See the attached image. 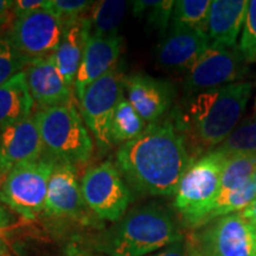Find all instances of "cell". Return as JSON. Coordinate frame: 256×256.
<instances>
[{
	"mask_svg": "<svg viewBox=\"0 0 256 256\" xmlns=\"http://www.w3.org/2000/svg\"><path fill=\"white\" fill-rule=\"evenodd\" d=\"M115 160L134 190L152 196L174 194L194 162L172 118L150 124L139 136L119 147Z\"/></svg>",
	"mask_w": 256,
	"mask_h": 256,
	"instance_id": "6da1fadb",
	"label": "cell"
},
{
	"mask_svg": "<svg viewBox=\"0 0 256 256\" xmlns=\"http://www.w3.org/2000/svg\"><path fill=\"white\" fill-rule=\"evenodd\" d=\"M252 90V83L242 81L186 96L172 119L194 162L214 151L235 130Z\"/></svg>",
	"mask_w": 256,
	"mask_h": 256,
	"instance_id": "7a4b0ae2",
	"label": "cell"
},
{
	"mask_svg": "<svg viewBox=\"0 0 256 256\" xmlns=\"http://www.w3.org/2000/svg\"><path fill=\"white\" fill-rule=\"evenodd\" d=\"M184 236L165 208L150 204L136 208L104 232L96 249L110 256H145Z\"/></svg>",
	"mask_w": 256,
	"mask_h": 256,
	"instance_id": "3957f363",
	"label": "cell"
},
{
	"mask_svg": "<svg viewBox=\"0 0 256 256\" xmlns=\"http://www.w3.org/2000/svg\"><path fill=\"white\" fill-rule=\"evenodd\" d=\"M34 118L46 154L58 162L72 166L86 164L90 159L94 144L81 112L72 100L38 110Z\"/></svg>",
	"mask_w": 256,
	"mask_h": 256,
	"instance_id": "277c9868",
	"label": "cell"
},
{
	"mask_svg": "<svg viewBox=\"0 0 256 256\" xmlns=\"http://www.w3.org/2000/svg\"><path fill=\"white\" fill-rule=\"evenodd\" d=\"M49 154L10 170L0 184V202L25 220H34L44 211L48 185L57 165Z\"/></svg>",
	"mask_w": 256,
	"mask_h": 256,
	"instance_id": "5b68a950",
	"label": "cell"
},
{
	"mask_svg": "<svg viewBox=\"0 0 256 256\" xmlns=\"http://www.w3.org/2000/svg\"><path fill=\"white\" fill-rule=\"evenodd\" d=\"M228 156L214 150L191 162L174 194V208L188 222L208 206L220 190V178Z\"/></svg>",
	"mask_w": 256,
	"mask_h": 256,
	"instance_id": "8992f818",
	"label": "cell"
},
{
	"mask_svg": "<svg viewBox=\"0 0 256 256\" xmlns=\"http://www.w3.org/2000/svg\"><path fill=\"white\" fill-rule=\"evenodd\" d=\"M124 76L116 66L89 86L80 100L81 115L94 136L100 153H106L113 146L110 124L115 108L124 98Z\"/></svg>",
	"mask_w": 256,
	"mask_h": 256,
	"instance_id": "52a82bcc",
	"label": "cell"
},
{
	"mask_svg": "<svg viewBox=\"0 0 256 256\" xmlns=\"http://www.w3.org/2000/svg\"><path fill=\"white\" fill-rule=\"evenodd\" d=\"M81 188L86 206L101 220L118 222L126 215L132 194L119 168L110 160L87 168Z\"/></svg>",
	"mask_w": 256,
	"mask_h": 256,
	"instance_id": "ba28073f",
	"label": "cell"
},
{
	"mask_svg": "<svg viewBox=\"0 0 256 256\" xmlns=\"http://www.w3.org/2000/svg\"><path fill=\"white\" fill-rule=\"evenodd\" d=\"M190 244L194 256H255L254 226L232 214L202 226Z\"/></svg>",
	"mask_w": 256,
	"mask_h": 256,
	"instance_id": "9c48e42d",
	"label": "cell"
},
{
	"mask_svg": "<svg viewBox=\"0 0 256 256\" xmlns=\"http://www.w3.org/2000/svg\"><path fill=\"white\" fill-rule=\"evenodd\" d=\"M247 60L238 46L218 48L210 46L186 72L184 90L186 96L242 82L248 72Z\"/></svg>",
	"mask_w": 256,
	"mask_h": 256,
	"instance_id": "30bf717a",
	"label": "cell"
},
{
	"mask_svg": "<svg viewBox=\"0 0 256 256\" xmlns=\"http://www.w3.org/2000/svg\"><path fill=\"white\" fill-rule=\"evenodd\" d=\"M62 34L60 19L46 8L16 18L5 36L22 56L32 62L55 55Z\"/></svg>",
	"mask_w": 256,
	"mask_h": 256,
	"instance_id": "8fae6325",
	"label": "cell"
},
{
	"mask_svg": "<svg viewBox=\"0 0 256 256\" xmlns=\"http://www.w3.org/2000/svg\"><path fill=\"white\" fill-rule=\"evenodd\" d=\"M124 89L128 101L148 124L162 119L174 98V88L168 81L142 72L124 78Z\"/></svg>",
	"mask_w": 256,
	"mask_h": 256,
	"instance_id": "7c38bea8",
	"label": "cell"
},
{
	"mask_svg": "<svg viewBox=\"0 0 256 256\" xmlns=\"http://www.w3.org/2000/svg\"><path fill=\"white\" fill-rule=\"evenodd\" d=\"M121 46L122 37L119 34L104 37L90 34L74 82V88L78 100H81L89 86L118 66Z\"/></svg>",
	"mask_w": 256,
	"mask_h": 256,
	"instance_id": "4fadbf2b",
	"label": "cell"
},
{
	"mask_svg": "<svg viewBox=\"0 0 256 256\" xmlns=\"http://www.w3.org/2000/svg\"><path fill=\"white\" fill-rule=\"evenodd\" d=\"M32 100L40 110L72 101V87L66 84L56 66L55 55L34 60L24 70Z\"/></svg>",
	"mask_w": 256,
	"mask_h": 256,
	"instance_id": "5bb4252c",
	"label": "cell"
},
{
	"mask_svg": "<svg viewBox=\"0 0 256 256\" xmlns=\"http://www.w3.org/2000/svg\"><path fill=\"white\" fill-rule=\"evenodd\" d=\"M84 204L76 166L57 162L48 185L44 214L74 218L83 212Z\"/></svg>",
	"mask_w": 256,
	"mask_h": 256,
	"instance_id": "9a60e30c",
	"label": "cell"
},
{
	"mask_svg": "<svg viewBox=\"0 0 256 256\" xmlns=\"http://www.w3.org/2000/svg\"><path fill=\"white\" fill-rule=\"evenodd\" d=\"M0 150L8 170L22 162L38 160L46 154L34 115L0 130Z\"/></svg>",
	"mask_w": 256,
	"mask_h": 256,
	"instance_id": "2e32d148",
	"label": "cell"
},
{
	"mask_svg": "<svg viewBox=\"0 0 256 256\" xmlns=\"http://www.w3.org/2000/svg\"><path fill=\"white\" fill-rule=\"evenodd\" d=\"M210 46L206 34L185 28H170L156 46V62L166 68L188 72Z\"/></svg>",
	"mask_w": 256,
	"mask_h": 256,
	"instance_id": "e0dca14e",
	"label": "cell"
},
{
	"mask_svg": "<svg viewBox=\"0 0 256 256\" xmlns=\"http://www.w3.org/2000/svg\"><path fill=\"white\" fill-rule=\"evenodd\" d=\"M249 2L247 0H214L208 19V37L212 46L235 48L242 34Z\"/></svg>",
	"mask_w": 256,
	"mask_h": 256,
	"instance_id": "ac0fdd59",
	"label": "cell"
},
{
	"mask_svg": "<svg viewBox=\"0 0 256 256\" xmlns=\"http://www.w3.org/2000/svg\"><path fill=\"white\" fill-rule=\"evenodd\" d=\"M90 34V22L87 14L63 24L62 40L55 52V60L58 72L70 87L75 82Z\"/></svg>",
	"mask_w": 256,
	"mask_h": 256,
	"instance_id": "d6986e66",
	"label": "cell"
},
{
	"mask_svg": "<svg viewBox=\"0 0 256 256\" xmlns=\"http://www.w3.org/2000/svg\"><path fill=\"white\" fill-rule=\"evenodd\" d=\"M256 198V185L252 180L230 191H220L208 206L184 224L188 228L200 229L220 217L241 212Z\"/></svg>",
	"mask_w": 256,
	"mask_h": 256,
	"instance_id": "ffe728a7",
	"label": "cell"
},
{
	"mask_svg": "<svg viewBox=\"0 0 256 256\" xmlns=\"http://www.w3.org/2000/svg\"><path fill=\"white\" fill-rule=\"evenodd\" d=\"M34 104L25 72H18L0 87V130L32 115Z\"/></svg>",
	"mask_w": 256,
	"mask_h": 256,
	"instance_id": "44dd1931",
	"label": "cell"
},
{
	"mask_svg": "<svg viewBox=\"0 0 256 256\" xmlns=\"http://www.w3.org/2000/svg\"><path fill=\"white\" fill-rule=\"evenodd\" d=\"M130 2L122 0H102L92 2L89 12L92 36H114Z\"/></svg>",
	"mask_w": 256,
	"mask_h": 256,
	"instance_id": "7402d4cb",
	"label": "cell"
},
{
	"mask_svg": "<svg viewBox=\"0 0 256 256\" xmlns=\"http://www.w3.org/2000/svg\"><path fill=\"white\" fill-rule=\"evenodd\" d=\"M146 130V122L134 110L130 102L122 98L115 108L110 124L113 145H124L139 136Z\"/></svg>",
	"mask_w": 256,
	"mask_h": 256,
	"instance_id": "603a6c76",
	"label": "cell"
},
{
	"mask_svg": "<svg viewBox=\"0 0 256 256\" xmlns=\"http://www.w3.org/2000/svg\"><path fill=\"white\" fill-rule=\"evenodd\" d=\"M211 0H178L174 2L171 28H185L208 34Z\"/></svg>",
	"mask_w": 256,
	"mask_h": 256,
	"instance_id": "cb8c5ba5",
	"label": "cell"
},
{
	"mask_svg": "<svg viewBox=\"0 0 256 256\" xmlns=\"http://www.w3.org/2000/svg\"><path fill=\"white\" fill-rule=\"evenodd\" d=\"M174 0H139L132 2L133 14L144 18L152 28L159 31L165 37L166 31L171 26L174 14Z\"/></svg>",
	"mask_w": 256,
	"mask_h": 256,
	"instance_id": "d4e9b609",
	"label": "cell"
},
{
	"mask_svg": "<svg viewBox=\"0 0 256 256\" xmlns=\"http://www.w3.org/2000/svg\"><path fill=\"white\" fill-rule=\"evenodd\" d=\"M255 171L256 154L228 156L223 168L220 191H230L243 186L252 180Z\"/></svg>",
	"mask_w": 256,
	"mask_h": 256,
	"instance_id": "484cf974",
	"label": "cell"
},
{
	"mask_svg": "<svg viewBox=\"0 0 256 256\" xmlns=\"http://www.w3.org/2000/svg\"><path fill=\"white\" fill-rule=\"evenodd\" d=\"M215 150L226 156L256 154V116L243 121Z\"/></svg>",
	"mask_w": 256,
	"mask_h": 256,
	"instance_id": "4316f807",
	"label": "cell"
},
{
	"mask_svg": "<svg viewBox=\"0 0 256 256\" xmlns=\"http://www.w3.org/2000/svg\"><path fill=\"white\" fill-rule=\"evenodd\" d=\"M30 60L22 56L8 38L0 37V87L18 72H24Z\"/></svg>",
	"mask_w": 256,
	"mask_h": 256,
	"instance_id": "83f0119b",
	"label": "cell"
},
{
	"mask_svg": "<svg viewBox=\"0 0 256 256\" xmlns=\"http://www.w3.org/2000/svg\"><path fill=\"white\" fill-rule=\"evenodd\" d=\"M238 49L247 62L256 60V0H250L248 4Z\"/></svg>",
	"mask_w": 256,
	"mask_h": 256,
	"instance_id": "f1b7e54d",
	"label": "cell"
},
{
	"mask_svg": "<svg viewBox=\"0 0 256 256\" xmlns=\"http://www.w3.org/2000/svg\"><path fill=\"white\" fill-rule=\"evenodd\" d=\"M92 5V2L88 0H48L46 10L56 14L64 24L84 16Z\"/></svg>",
	"mask_w": 256,
	"mask_h": 256,
	"instance_id": "f546056e",
	"label": "cell"
},
{
	"mask_svg": "<svg viewBox=\"0 0 256 256\" xmlns=\"http://www.w3.org/2000/svg\"><path fill=\"white\" fill-rule=\"evenodd\" d=\"M46 6L48 0H16L14 6V19L46 10Z\"/></svg>",
	"mask_w": 256,
	"mask_h": 256,
	"instance_id": "4dcf8cb0",
	"label": "cell"
},
{
	"mask_svg": "<svg viewBox=\"0 0 256 256\" xmlns=\"http://www.w3.org/2000/svg\"><path fill=\"white\" fill-rule=\"evenodd\" d=\"M150 256H194V254L192 252L190 243H188L183 238L180 241L172 243V244L168 246V247L162 248L160 252Z\"/></svg>",
	"mask_w": 256,
	"mask_h": 256,
	"instance_id": "1f68e13d",
	"label": "cell"
},
{
	"mask_svg": "<svg viewBox=\"0 0 256 256\" xmlns=\"http://www.w3.org/2000/svg\"><path fill=\"white\" fill-rule=\"evenodd\" d=\"M14 0H0V32L11 26L14 20Z\"/></svg>",
	"mask_w": 256,
	"mask_h": 256,
	"instance_id": "d6a6232c",
	"label": "cell"
},
{
	"mask_svg": "<svg viewBox=\"0 0 256 256\" xmlns=\"http://www.w3.org/2000/svg\"><path fill=\"white\" fill-rule=\"evenodd\" d=\"M240 214H241L242 217H244V218L247 220L252 226H256V198Z\"/></svg>",
	"mask_w": 256,
	"mask_h": 256,
	"instance_id": "836d02e7",
	"label": "cell"
},
{
	"mask_svg": "<svg viewBox=\"0 0 256 256\" xmlns=\"http://www.w3.org/2000/svg\"><path fill=\"white\" fill-rule=\"evenodd\" d=\"M12 223V217L10 215L8 209L2 206V202H0V232L8 228Z\"/></svg>",
	"mask_w": 256,
	"mask_h": 256,
	"instance_id": "e575fe53",
	"label": "cell"
},
{
	"mask_svg": "<svg viewBox=\"0 0 256 256\" xmlns=\"http://www.w3.org/2000/svg\"><path fill=\"white\" fill-rule=\"evenodd\" d=\"M8 172H10V170L8 168V165H6L4 158H2V150H0V184L2 183V180H4Z\"/></svg>",
	"mask_w": 256,
	"mask_h": 256,
	"instance_id": "d590c367",
	"label": "cell"
},
{
	"mask_svg": "<svg viewBox=\"0 0 256 256\" xmlns=\"http://www.w3.org/2000/svg\"><path fill=\"white\" fill-rule=\"evenodd\" d=\"M0 256H11L8 247H6L5 242L0 238Z\"/></svg>",
	"mask_w": 256,
	"mask_h": 256,
	"instance_id": "8d00e7d4",
	"label": "cell"
},
{
	"mask_svg": "<svg viewBox=\"0 0 256 256\" xmlns=\"http://www.w3.org/2000/svg\"><path fill=\"white\" fill-rule=\"evenodd\" d=\"M254 236H255V256H256V226H254Z\"/></svg>",
	"mask_w": 256,
	"mask_h": 256,
	"instance_id": "74e56055",
	"label": "cell"
},
{
	"mask_svg": "<svg viewBox=\"0 0 256 256\" xmlns=\"http://www.w3.org/2000/svg\"><path fill=\"white\" fill-rule=\"evenodd\" d=\"M252 180L254 182L255 185H256V171L254 172V174H252Z\"/></svg>",
	"mask_w": 256,
	"mask_h": 256,
	"instance_id": "f35d334b",
	"label": "cell"
},
{
	"mask_svg": "<svg viewBox=\"0 0 256 256\" xmlns=\"http://www.w3.org/2000/svg\"><path fill=\"white\" fill-rule=\"evenodd\" d=\"M255 104H256V100H255Z\"/></svg>",
	"mask_w": 256,
	"mask_h": 256,
	"instance_id": "ab89813d",
	"label": "cell"
}]
</instances>
